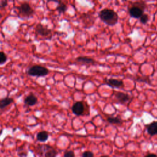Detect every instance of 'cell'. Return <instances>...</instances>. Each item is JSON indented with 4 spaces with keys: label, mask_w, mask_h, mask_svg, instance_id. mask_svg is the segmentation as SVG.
Segmentation results:
<instances>
[{
    "label": "cell",
    "mask_w": 157,
    "mask_h": 157,
    "mask_svg": "<svg viewBox=\"0 0 157 157\" xmlns=\"http://www.w3.org/2000/svg\"><path fill=\"white\" fill-rule=\"evenodd\" d=\"M98 16L103 22L109 26H113L118 22L117 13L110 9H103L99 12Z\"/></svg>",
    "instance_id": "cell-1"
},
{
    "label": "cell",
    "mask_w": 157,
    "mask_h": 157,
    "mask_svg": "<svg viewBox=\"0 0 157 157\" xmlns=\"http://www.w3.org/2000/svg\"><path fill=\"white\" fill-rule=\"evenodd\" d=\"M28 73L31 76L42 77L47 75L48 74V70L42 66L35 65L28 69Z\"/></svg>",
    "instance_id": "cell-2"
},
{
    "label": "cell",
    "mask_w": 157,
    "mask_h": 157,
    "mask_svg": "<svg viewBox=\"0 0 157 157\" xmlns=\"http://www.w3.org/2000/svg\"><path fill=\"white\" fill-rule=\"evenodd\" d=\"M144 7L140 6L139 5H135L131 7L129 10L130 16L132 18H139L144 13Z\"/></svg>",
    "instance_id": "cell-3"
},
{
    "label": "cell",
    "mask_w": 157,
    "mask_h": 157,
    "mask_svg": "<svg viewBox=\"0 0 157 157\" xmlns=\"http://www.w3.org/2000/svg\"><path fill=\"white\" fill-rule=\"evenodd\" d=\"M20 15L23 17H29L34 13L33 9L31 7L29 4L24 2L21 4L19 7Z\"/></svg>",
    "instance_id": "cell-4"
},
{
    "label": "cell",
    "mask_w": 157,
    "mask_h": 157,
    "mask_svg": "<svg viewBox=\"0 0 157 157\" xmlns=\"http://www.w3.org/2000/svg\"><path fill=\"white\" fill-rule=\"evenodd\" d=\"M36 33L40 36H47L50 34L51 31L50 29L47 28V26H44L42 24H38L36 27Z\"/></svg>",
    "instance_id": "cell-5"
},
{
    "label": "cell",
    "mask_w": 157,
    "mask_h": 157,
    "mask_svg": "<svg viewBox=\"0 0 157 157\" xmlns=\"http://www.w3.org/2000/svg\"><path fill=\"white\" fill-rule=\"evenodd\" d=\"M72 110L75 115L78 116L80 115L84 112V105L82 102H77L73 105L72 107Z\"/></svg>",
    "instance_id": "cell-6"
},
{
    "label": "cell",
    "mask_w": 157,
    "mask_h": 157,
    "mask_svg": "<svg viewBox=\"0 0 157 157\" xmlns=\"http://www.w3.org/2000/svg\"><path fill=\"white\" fill-rule=\"evenodd\" d=\"M115 96L116 99L118 101V102L121 104H124L127 102L130 98L128 94L122 92H117L115 93Z\"/></svg>",
    "instance_id": "cell-7"
},
{
    "label": "cell",
    "mask_w": 157,
    "mask_h": 157,
    "mask_svg": "<svg viewBox=\"0 0 157 157\" xmlns=\"http://www.w3.org/2000/svg\"><path fill=\"white\" fill-rule=\"evenodd\" d=\"M37 102V99L34 94H29L28 95L24 101L25 104L29 106H33L36 104Z\"/></svg>",
    "instance_id": "cell-8"
},
{
    "label": "cell",
    "mask_w": 157,
    "mask_h": 157,
    "mask_svg": "<svg viewBox=\"0 0 157 157\" xmlns=\"http://www.w3.org/2000/svg\"><path fill=\"white\" fill-rule=\"evenodd\" d=\"M147 131L151 136L157 134V121H155L150 124L147 127Z\"/></svg>",
    "instance_id": "cell-9"
},
{
    "label": "cell",
    "mask_w": 157,
    "mask_h": 157,
    "mask_svg": "<svg viewBox=\"0 0 157 157\" xmlns=\"http://www.w3.org/2000/svg\"><path fill=\"white\" fill-rule=\"evenodd\" d=\"M76 61L78 63L85 64H90L94 63V61L92 58H88L87 56H79L76 58Z\"/></svg>",
    "instance_id": "cell-10"
},
{
    "label": "cell",
    "mask_w": 157,
    "mask_h": 157,
    "mask_svg": "<svg viewBox=\"0 0 157 157\" xmlns=\"http://www.w3.org/2000/svg\"><path fill=\"white\" fill-rule=\"evenodd\" d=\"M107 83L111 86L116 87V88H119L123 85V83L121 80H119L115 79V78L109 79Z\"/></svg>",
    "instance_id": "cell-11"
},
{
    "label": "cell",
    "mask_w": 157,
    "mask_h": 157,
    "mask_svg": "<svg viewBox=\"0 0 157 157\" xmlns=\"http://www.w3.org/2000/svg\"><path fill=\"white\" fill-rule=\"evenodd\" d=\"M13 100L10 98H6L1 100H0V109H3L5 107L7 106L12 102H13Z\"/></svg>",
    "instance_id": "cell-12"
},
{
    "label": "cell",
    "mask_w": 157,
    "mask_h": 157,
    "mask_svg": "<svg viewBox=\"0 0 157 157\" xmlns=\"http://www.w3.org/2000/svg\"><path fill=\"white\" fill-rule=\"evenodd\" d=\"M48 137V134L46 131L39 132L37 135V139L40 142H45L47 140Z\"/></svg>",
    "instance_id": "cell-13"
},
{
    "label": "cell",
    "mask_w": 157,
    "mask_h": 157,
    "mask_svg": "<svg viewBox=\"0 0 157 157\" xmlns=\"http://www.w3.org/2000/svg\"><path fill=\"white\" fill-rule=\"evenodd\" d=\"M56 155H57L56 151L52 148L51 147H49V148L47 149V151L45 153L44 157H55Z\"/></svg>",
    "instance_id": "cell-14"
},
{
    "label": "cell",
    "mask_w": 157,
    "mask_h": 157,
    "mask_svg": "<svg viewBox=\"0 0 157 157\" xmlns=\"http://www.w3.org/2000/svg\"><path fill=\"white\" fill-rule=\"evenodd\" d=\"M56 10L59 13H64L67 10V6L64 3L60 2L59 3H58V5L56 7Z\"/></svg>",
    "instance_id": "cell-15"
},
{
    "label": "cell",
    "mask_w": 157,
    "mask_h": 157,
    "mask_svg": "<svg viewBox=\"0 0 157 157\" xmlns=\"http://www.w3.org/2000/svg\"><path fill=\"white\" fill-rule=\"evenodd\" d=\"M107 121L112 124H120L121 122V120L118 117H109L107 118Z\"/></svg>",
    "instance_id": "cell-16"
},
{
    "label": "cell",
    "mask_w": 157,
    "mask_h": 157,
    "mask_svg": "<svg viewBox=\"0 0 157 157\" xmlns=\"http://www.w3.org/2000/svg\"><path fill=\"white\" fill-rule=\"evenodd\" d=\"M140 19V21L141 23L142 24H146L148 20H149V17L147 14L146 13H143L141 17L139 18Z\"/></svg>",
    "instance_id": "cell-17"
},
{
    "label": "cell",
    "mask_w": 157,
    "mask_h": 157,
    "mask_svg": "<svg viewBox=\"0 0 157 157\" xmlns=\"http://www.w3.org/2000/svg\"><path fill=\"white\" fill-rule=\"evenodd\" d=\"M7 60L6 55L2 52H0V64L4 63Z\"/></svg>",
    "instance_id": "cell-18"
},
{
    "label": "cell",
    "mask_w": 157,
    "mask_h": 157,
    "mask_svg": "<svg viewBox=\"0 0 157 157\" xmlns=\"http://www.w3.org/2000/svg\"><path fill=\"white\" fill-rule=\"evenodd\" d=\"M93 153L91 151H86L83 153L82 154V157H93Z\"/></svg>",
    "instance_id": "cell-19"
},
{
    "label": "cell",
    "mask_w": 157,
    "mask_h": 157,
    "mask_svg": "<svg viewBox=\"0 0 157 157\" xmlns=\"http://www.w3.org/2000/svg\"><path fill=\"white\" fill-rule=\"evenodd\" d=\"M64 157H75V155L72 151H67L64 153Z\"/></svg>",
    "instance_id": "cell-20"
},
{
    "label": "cell",
    "mask_w": 157,
    "mask_h": 157,
    "mask_svg": "<svg viewBox=\"0 0 157 157\" xmlns=\"http://www.w3.org/2000/svg\"><path fill=\"white\" fill-rule=\"evenodd\" d=\"M7 5V0H0V7H4Z\"/></svg>",
    "instance_id": "cell-21"
},
{
    "label": "cell",
    "mask_w": 157,
    "mask_h": 157,
    "mask_svg": "<svg viewBox=\"0 0 157 157\" xmlns=\"http://www.w3.org/2000/svg\"><path fill=\"white\" fill-rule=\"evenodd\" d=\"M145 157H157V155L154 153H150V154L147 155Z\"/></svg>",
    "instance_id": "cell-22"
},
{
    "label": "cell",
    "mask_w": 157,
    "mask_h": 157,
    "mask_svg": "<svg viewBox=\"0 0 157 157\" xmlns=\"http://www.w3.org/2000/svg\"><path fill=\"white\" fill-rule=\"evenodd\" d=\"M48 1H55V2H57V3H59L60 2H61V0H48Z\"/></svg>",
    "instance_id": "cell-23"
},
{
    "label": "cell",
    "mask_w": 157,
    "mask_h": 157,
    "mask_svg": "<svg viewBox=\"0 0 157 157\" xmlns=\"http://www.w3.org/2000/svg\"><path fill=\"white\" fill-rule=\"evenodd\" d=\"M101 157H109V156H102Z\"/></svg>",
    "instance_id": "cell-24"
}]
</instances>
